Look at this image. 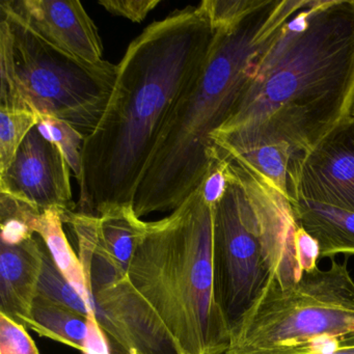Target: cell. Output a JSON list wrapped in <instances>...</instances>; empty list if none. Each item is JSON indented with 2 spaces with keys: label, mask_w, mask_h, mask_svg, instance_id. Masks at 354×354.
Wrapping results in <instances>:
<instances>
[{
  "label": "cell",
  "mask_w": 354,
  "mask_h": 354,
  "mask_svg": "<svg viewBox=\"0 0 354 354\" xmlns=\"http://www.w3.org/2000/svg\"><path fill=\"white\" fill-rule=\"evenodd\" d=\"M354 109V0H306L267 45L210 136L217 153L286 142L308 154Z\"/></svg>",
  "instance_id": "6da1fadb"
},
{
  "label": "cell",
  "mask_w": 354,
  "mask_h": 354,
  "mask_svg": "<svg viewBox=\"0 0 354 354\" xmlns=\"http://www.w3.org/2000/svg\"><path fill=\"white\" fill-rule=\"evenodd\" d=\"M215 34L200 5L188 6L130 43L106 109L84 138L76 211L98 215L133 204L163 127L202 70Z\"/></svg>",
  "instance_id": "7a4b0ae2"
},
{
  "label": "cell",
  "mask_w": 354,
  "mask_h": 354,
  "mask_svg": "<svg viewBox=\"0 0 354 354\" xmlns=\"http://www.w3.org/2000/svg\"><path fill=\"white\" fill-rule=\"evenodd\" d=\"M283 20L277 0H263L234 26L216 30L198 75L167 119L133 201L138 217L173 212L210 169V136L229 118L259 55Z\"/></svg>",
  "instance_id": "3957f363"
},
{
  "label": "cell",
  "mask_w": 354,
  "mask_h": 354,
  "mask_svg": "<svg viewBox=\"0 0 354 354\" xmlns=\"http://www.w3.org/2000/svg\"><path fill=\"white\" fill-rule=\"evenodd\" d=\"M128 277L184 354H225L232 327L217 297L213 207L200 187L169 216L147 223Z\"/></svg>",
  "instance_id": "277c9868"
},
{
  "label": "cell",
  "mask_w": 354,
  "mask_h": 354,
  "mask_svg": "<svg viewBox=\"0 0 354 354\" xmlns=\"http://www.w3.org/2000/svg\"><path fill=\"white\" fill-rule=\"evenodd\" d=\"M225 159L230 184L213 207V256L217 297L232 327L268 277L287 288L302 274L294 252L299 223L291 201L265 178Z\"/></svg>",
  "instance_id": "5b68a950"
},
{
  "label": "cell",
  "mask_w": 354,
  "mask_h": 354,
  "mask_svg": "<svg viewBox=\"0 0 354 354\" xmlns=\"http://www.w3.org/2000/svg\"><path fill=\"white\" fill-rule=\"evenodd\" d=\"M0 13V109L55 118L90 136L109 104L118 65L88 63L53 46L3 1Z\"/></svg>",
  "instance_id": "8992f818"
},
{
  "label": "cell",
  "mask_w": 354,
  "mask_h": 354,
  "mask_svg": "<svg viewBox=\"0 0 354 354\" xmlns=\"http://www.w3.org/2000/svg\"><path fill=\"white\" fill-rule=\"evenodd\" d=\"M354 333V279L346 263L304 273L281 288L268 277L254 304L232 326L225 354L292 349Z\"/></svg>",
  "instance_id": "52a82bcc"
},
{
  "label": "cell",
  "mask_w": 354,
  "mask_h": 354,
  "mask_svg": "<svg viewBox=\"0 0 354 354\" xmlns=\"http://www.w3.org/2000/svg\"><path fill=\"white\" fill-rule=\"evenodd\" d=\"M71 229L88 281L86 306L106 339L109 354H184L128 273L82 230Z\"/></svg>",
  "instance_id": "ba28073f"
},
{
  "label": "cell",
  "mask_w": 354,
  "mask_h": 354,
  "mask_svg": "<svg viewBox=\"0 0 354 354\" xmlns=\"http://www.w3.org/2000/svg\"><path fill=\"white\" fill-rule=\"evenodd\" d=\"M69 165L63 153L34 128L8 171L0 176V192L11 194L41 212L55 209L65 215L76 211Z\"/></svg>",
  "instance_id": "9c48e42d"
},
{
  "label": "cell",
  "mask_w": 354,
  "mask_h": 354,
  "mask_svg": "<svg viewBox=\"0 0 354 354\" xmlns=\"http://www.w3.org/2000/svg\"><path fill=\"white\" fill-rule=\"evenodd\" d=\"M297 198L354 212V124L348 120L293 161L291 202Z\"/></svg>",
  "instance_id": "30bf717a"
},
{
  "label": "cell",
  "mask_w": 354,
  "mask_h": 354,
  "mask_svg": "<svg viewBox=\"0 0 354 354\" xmlns=\"http://www.w3.org/2000/svg\"><path fill=\"white\" fill-rule=\"evenodd\" d=\"M3 3L53 46L91 64L103 59L98 28L77 0H6Z\"/></svg>",
  "instance_id": "8fae6325"
},
{
  "label": "cell",
  "mask_w": 354,
  "mask_h": 354,
  "mask_svg": "<svg viewBox=\"0 0 354 354\" xmlns=\"http://www.w3.org/2000/svg\"><path fill=\"white\" fill-rule=\"evenodd\" d=\"M44 252V242L35 237L0 246V313L26 328L38 295Z\"/></svg>",
  "instance_id": "7c38bea8"
},
{
  "label": "cell",
  "mask_w": 354,
  "mask_h": 354,
  "mask_svg": "<svg viewBox=\"0 0 354 354\" xmlns=\"http://www.w3.org/2000/svg\"><path fill=\"white\" fill-rule=\"evenodd\" d=\"M63 221L84 232L127 273L147 231V223L136 215L133 204L113 205L98 215L71 211L63 215Z\"/></svg>",
  "instance_id": "4fadbf2b"
},
{
  "label": "cell",
  "mask_w": 354,
  "mask_h": 354,
  "mask_svg": "<svg viewBox=\"0 0 354 354\" xmlns=\"http://www.w3.org/2000/svg\"><path fill=\"white\" fill-rule=\"evenodd\" d=\"M291 203L300 227L319 242L321 258L354 256V212L304 198Z\"/></svg>",
  "instance_id": "5bb4252c"
},
{
  "label": "cell",
  "mask_w": 354,
  "mask_h": 354,
  "mask_svg": "<svg viewBox=\"0 0 354 354\" xmlns=\"http://www.w3.org/2000/svg\"><path fill=\"white\" fill-rule=\"evenodd\" d=\"M90 318L42 295L32 304L28 328L41 337L71 346L84 353L88 335Z\"/></svg>",
  "instance_id": "9a60e30c"
},
{
  "label": "cell",
  "mask_w": 354,
  "mask_h": 354,
  "mask_svg": "<svg viewBox=\"0 0 354 354\" xmlns=\"http://www.w3.org/2000/svg\"><path fill=\"white\" fill-rule=\"evenodd\" d=\"M212 151L265 178L291 201L292 167L298 155L289 145L269 142L229 153H217L213 149Z\"/></svg>",
  "instance_id": "2e32d148"
},
{
  "label": "cell",
  "mask_w": 354,
  "mask_h": 354,
  "mask_svg": "<svg viewBox=\"0 0 354 354\" xmlns=\"http://www.w3.org/2000/svg\"><path fill=\"white\" fill-rule=\"evenodd\" d=\"M32 231L44 242L55 265L66 281L88 301V281L78 254H75L64 231L63 214L55 209H49L39 215L32 225Z\"/></svg>",
  "instance_id": "e0dca14e"
},
{
  "label": "cell",
  "mask_w": 354,
  "mask_h": 354,
  "mask_svg": "<svg viewBox=\"0 0 354 354\" xmlns=\"http://www.w3.org/2000/svg\"><path fill=\"white\" fill-rule=\"evenodd\" d=\"M40 120L30 111L0 109V176L8 171L26 136Z\"/></svg>",
  "instance_id": "ac0fdd59"
},
{
  "label": "cell",
  "mask_w": 354,
  "mask_h": 354,
  "mask_svg": "<svg viewBox=\"0 0 354 354\" xmlns=\"http://www.w3.org/2000/svg\"><path fill=\"white\" fill-rule=\"evenodd\" d=\"M41 213L32 205L0 192L1 243L17 245L34 237L32 225Z\"/></svg>",
  "instance_id": "d6986e66"
},
{
  "label": "cell",
  "mask_w": 354,
  "mask_h": 354,
  "mask_svg": "<svg viewBox=\"0 0 354 354\" xmlns=\"http://www.w3.org/2000/svg\"><path fill=\"white\" fill-rule=\"evenodd\" d=\"M37 128L43 138L61 150L76 179H80L82 175V147L86 138L69 124L55 118H43Z\"/></svg>",
  "instance_id": "ffe728a7"
},
{
  "label": "cell",
  "mask_w": 354,
  "mask_h": 354,
  "mask_svg": "<svg viewBox=\"0 0 354 354\" xmlns=\"http://www.w3.org/2000/svg\"><path fill=\"white\" fill-rule=\"evenodd\" d=\"M262 0H204L200 7L215 30L230 28L259 7Z\"/></svg>",
  "instance_id": "44dd1931"
},
{
  "label": "cell",
  "mask_w": 354,
  "mask_h": 354,
  "mask_svg": "<svg viewBox=\"0 0 354 354\" xmlns=\"http://www.w3.org/2000/svg\"><path fill=\"white\" fill-rule=\"evenodd\" d=\"M0 354H41L24 325L0 313Z\"/></svg>",
  "instance_id": "7402d4cb"
},
{
  "label": "cell",
  "mask_w": 354,
  "mask_h": 354,
  "mask_svg": "<svg viewBox=\"0 0 354 354\" xmlns=\"http://www.w3.org/2000/svg\"><path fill=\"white\" fill-rule=\"evenodd\" d=\"M245 354H354V333L341 339H325L306 347L250 352Z\"/></svg>",
  "instance_id": "603a6c76"
},
{
  "label": "cell",
  "mask_w": 354,
  "mask_h": 354,
  "mask_svg": "<svg viewBox=\"0 0 354 354\" xmlns=\"http://www.w3.org/2000/svg\"><path fill=\"white\" fill-rule=\"evenodd\" d=\"M294 252L296 264L302 275L318 268L317 264L321 258L319 242L300 225H298L294 236Z\"/></svg>",
  "instance_id": "cb8c5ba5"
},
{
  "label": "cell",
  "mask_w": 354,
  "mask_h": 354,
  "mask_svg": "<svg viewBox=\"0 0 354 354\" xmlns=\"http://www.w3.org/2000/svg\"><path fill=\"white\" fill-rule=\"evenodd\" d=\"M160 3V0H101L98 3L113 15L140 24Z\"/></svg>",
  "instance_id": "d4e9b609"
},
{
  "label": "cell",
  "mask_w": 354,
  "mask_h": 354,
  "mask_svg": "<svg viewBox=\"0 0 354 354\" xmlns=\"http://www.w3.org/2000/svg\"><path fill=\"white\" fill-rule=\"evenodd\" d=\"M84 354H109L106 339L93 318H90L88 322V335Z\"/></svg>",
  "instance_id": "484cf974"
},
{
  "label": "cell",
  "mask_w": 354,
  "mask_h": 354,
  "mask_svg": "<svg viewBox=\"0 0 354 354\" xmlns=\"http://www.w3.org/2000/svg\"><path fill=\"white\" fill-rule=\"evenodd\" d=\"M350 120H351L352 123L354 124V109L352 111L351 117H350Z\"/></svg>",
  "instance_id": "4316f807"
}]
</instances>
